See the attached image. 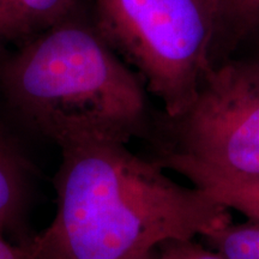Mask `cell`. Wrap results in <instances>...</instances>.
<instances>
[{
    "mask_svg": "<svg viewBox=\"0 0 259 259\" xmlns=\"http://www.w3.org/2000/svg\"><path fill=\"white\" fill-rule=\"evenodd\" d=\"M167 245L180 259H228L212 248L197 244L194 239L168 241Z\"/></svg>",
    "mask_w": 259,
    "mask_h": 259,
    "instance_id": "10",
    "label": "cell"
},
{
    "mask_svg": "<svg viewBox=\"0 0 259 259\" xmlns=\"http://www.w3.org/2000/svg\"><path fill=\"white\" fill-rule=\"evenodd\" d=\"M200 238L228 259H259V222L231 221Z\"/></svg>",
    "mask_w": 259,
    "mask_h": 259,
    "instance_id": "9",
    "label": "cell"
},
{
    "mask_svg": "<svg viewBox=\"0 0 259 259\" xmlns=\"http://www.w3.org/2000/svg\"><path fill=\"white\" fill-rule=\"evenodd\" d=\"M0 259H40L30 244V238L23 242H10L0 234Z\"/></svg>",
    "mask_w": 259,
    "mask_h": 259,
    "instance_id": "11",
    "label": "cell"
},
{
    "mask_svg": "<svg viewBox=\"0 0 259 259\" xmlns=\"http://www.w3.org/2000/svg\"><path fill=\"white\" fill-rule=\"evenodd\" d=\"M141 259H158L157 251H156V252H154V253H151V254L147 255V257H144V258H141Z\"/></svg>",
    "mask_w": 259,
    "mask_h": 259,
    "instance_id": "14",
    "label": "cell"
},
{
    "mask_svg": "<svg viewBox=\"0 0 259 259\" xmlns=\"http://www.w3.org/2000/svg\"><path fill=\"white\" fill-rule=\"evenodd\" d=\"M77 0H0V31L6 42L25 38L70 17Z\"/></svg>",
    "mask_w": 259,
    "mask_h": 259,
    "instance_id": "7",
    "label": "cell"
},
{
    "mask_svg": "<svg viewBox=\"0 0 259 259\" xmlns=\"http://www.w3.org/2000/svg\"><path fill=\"white\" fill-rule=\"evenodd\" d=\"M0 92L35 132L69 145L149 137L142 80L94 24L74 14L22 41L0 64Z\"/></svg>",
    "mask_w": 259,
    "mask_h": 259,
    "instance_id": "2",
    "label": "cell"
},
{
    "mask_svg": "<svg viewBox=\"0 0 259 259\" xmlns=\"http://www.w3.org/2000/svg\"><path fill=\"white\" fill-rule=\"evenodd\" d=\"M216 57L221 48L231 51L259 30V0H219Z\"/></svg>",
    "mask_w": 259,
    "mask_h": 259,
    "instance_id": "8",
    "label": "cell"
},
{
    "mask_svg": "<svg viewBox=\"0 0 259 259\" xmlns=\"http://www.w3.org/2000/svg\"><path fill=\"white\" fill-rule=\"evenodd\" d=\"M127 142L99 139L61 148L57 212L31 236L40 259H141L231 222L228 209L183 185Z\"/></svg>",
    "mask_w": 259,
    "mask_h": 259,
    "instance_id": "1",
    "label": "cell"
},
{
    "mask_svg": "<svg viewBox=\"0 0 259 259\" xmlns=\"http://www.w3.org/2000/svg\"><path fill=\"white\" fill-rule=\"evenodd\" d=\"M151 158L205 191L227 209L236 210L250 221L259 222V177L222 173L170 151H156Z\"/></svg>",
    "mask_w": 259,
    "mask_h": 259,
    "instance_id": "5",
    "label": "cell"
},
{
    "mask_svg": "<svg viewBox=\"0 0 259 259\" xmlns=\"http://www.w3.org/2000/svg\"><path fill=\"white\" fill-rule=\"evenodd\" d=\"M157 254H158V259H180L173 251L170 250V247L167 245V242L166 244L161 245L160 247L157 248Z\"/></svg>",
    "mask_w": 259,
    "mask_h": 259,
    "instance_id": "12",
    "label": "cell"
},
{
    "mask_svg": "<svg viewBox=\"0 0 259 259\" xmlns=\"http://www.w3.org/2000/svg\"><path fill=\"white\" fill-rule=\"evenodd\" d=\"M94 25L163 116L181 114L215 66L219 0H90Z\"/></svg>",
    "mask_w": 259,
    "mask_h": 259,
    "instance_id": "3",
    "label": "cell"
},
{
    "mask_svg": "<svg viewBox=\"0 0 259 259\" xmlns=\"http://www.w3.org/2000/svg\"><path fill=\"white\" fill-rule=\"evenodd\" d=\"M4 42H6V40H5V37L3 36L2 31H0V45H2V44H4Z\"/></svg>",
    "mask_w": 259,
    "mask_h": 259,
    "instance_id": "15",
    "label": "cell"
},
{
    "mask_svg": "<svg viewBox=\"0 0 259 259\" xmlns=\"http://www.w3.org/2000/svg\"><path fill=\"white\" fill-rule=\"evenodd\" d=\"M149 137L156 151L222 173L259 177V67L246 58L215 65L192 103L154 122Z\"/></svg>",
    "mask_w": 259,
    "mask_h": 259,
    "instance_id": "4",
    "label": "cell"
},
{
    "mask_svg": "<svg viewBox=\"0 0 259 259\" xmlns=\"http://www.w3.org/2000/svg\"><path fill=\"white\" fill-rule=\"evenodd\" d=\"M29 163L11 136L0 126V234L17 236L28 204Z\"/></svg>",
    "mask_w": 259,
    "mask_h": 259,
    "instance_id": "6",
    "label": "cell"
},
{
    "mask_svg": "<svg viewBox=\"0 0 259 259\" xmlns=\"http://www.w3.org/2000/svg\"><path fill=\"white\" fill-rule=\"evenodd\" d=\"M252 37L258 38V40H257V45H255V48H254L253 54H252V56H251L250 58H246V59L251 60L252 63H254V64L257 65V66L259 67V30H258L257 32H255V34H254Z\"/></svg>",
    "mask_w": 259,
    "mask_h": 259,
    "instance_id": "13",
    "label": "cell"
}]
</instances>
